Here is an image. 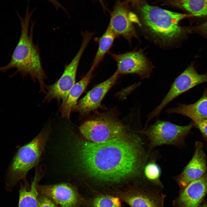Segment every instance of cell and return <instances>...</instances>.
I'll return each instance as SVG.
<instances>
[{
    "label": "cell",
    "instance_id": "1",
    "mask_svg": "<svg viewBox=\"0 0 207 207\" xmlns=\"http://www.w3.org/2000/svg\"><path fill=\"white\" fill-rule=\"evenodd\" d=\"M77 147L81 171L95 180L110 184L144 180L150 153L138 134L126 133L99 143L83 141Z\"/></svg>",
    "mask_w": 207,
    "mask_h": 207
},
{
    "label": "cell",
    "instance_id": "2",
    "mask_svg": "<svg viewBox=\"0 0 207 207\" xmlns=\"http://www.w3.org/2000/svg\"><path fill=\"white\" fill-rule=\"evenodd\" d=\"M29 4L28 1L24 18L17 12L21 27L20 36L9 62L5 66L0 67V72H5L11 69L16 68V72L12 76L18 72L23 76L29 75L34 82L38 81L40 91L45 94L46 85L44 80L47 76L42 67L38 44H35L33 39V29L36 21H31L29 32L30 21L36 8L29 12Z\"/></svg>",
    "mask_w": 207,
    "mask_h": 207
},
{
    "label": "cell",
    "instance_id": "3",
    "mask_svg": "<svg viewBox=\"0 0 207 207\" xmlns=\"http://www.w3.org/2000/svg\"><path fill=\"white\" fill-rule=\"evenodd\" d=\"M131 3L132 6L139 12L145 29L153 38L163 43L184 39L190 33L187 27L179 25L183 19L190 18L189 15L151 5L142 1Z\"/></svg>",
    "mask_w": 207,
    "mask_h": 207
},
{
    "label": "cell",
    "instance_id": "4",
    "mask_svg": "<svg viewBox=\"0 0 207 207\" xmlns=\"http://www.w3.org/2000/svg\"><path fill=\"white\" fill-rule=\"evenodd\" d=\"M50 132L48 125L32 141L18 149L7 171L5 186L7 191H11L19 181L26 179L28 171L38 164Z\"/></svg>",
    "mask_w": 207,
    "mask_h": 207
},
{
    "label": "cell",
    "instance_id": "5",
    "mask_svg": "<svg viewBox=\"0 0 207 207\" xmlns=\"http://www.w3.org/2000/svg\"><path fill=\"white\" fill-rule=\"evenodd\" d=\"M194 126L193 123L179 125L170 122L157 119L149 126L137 132L147 138L150 152L154 148L164 145L179 146L184 143L186 136Z\"/></svg>",
    "mask_w": 207,
    "mask_h": 207
},
{
    "label": "cell",
    "instance_id": "6",
    "mask_svg": "<svg viewBox=\"0 0 207 207\" xmlns=\"http://www.w3.org/2000/svg\"><path fill=\"white\" fill-rule=\"evenodd\" d=\"M82 41L76 54L69 64L66 65L64 72L60 78L54 83L46 85L45 95L43 102L50 101L55 99L60 108L66 103L69 92L75 83L76 77L79 63L85 49L93 37V34L86 31L81 33Z\"/></svg>",
    "mask_w": 207,
    "mask_h": 207
},
{
    "label": "cell",
    "instance_id": "7",
    "mask_svg": "<svg viewBox=\"0 0 207 207\" xmlns=\"http://www.w3.org/2000/svg\"><path fill=\"white\" fill-rule=\"evenodd\" d=\"M124 126L111 115L106 114L85 122L79 129L87 140L99 143L126 134Z\"/></svg>",
    "mask_w": 207,
    "mask_h": 207
},
{
    "label": "cell",
    "instance_id": "8",
    "mask_svg": "<svg viewBox=\"0 0 207 207\" xmlns=\"http://www.w3.org/2000/svg\"><path fill=\"white\" fill-rule=\"evenodd\" d=\"M207 82V73L200 74L191 64L178 76L161 103L147 116V122L158 117L162 110L174 99L200 84Z\"/></svg>",
    "mask_w": 207,
    "mask_h": 207
},
{
    "label": "cell",
    "instance_id": "9",
    "mask_svg": "<svg viewBox=\"0 0 207 207\" xmlns=\"http://www.w3.org/2000/svg\"><path fill=\"white\" fill-rule=\"evenodd\" d=\"M160 189L144 181H136L120 196L131 207H164L166 195Z\"/></svg>",
    "mask_w": 207,
    "mask_h": 207
},
{
    "label": "cell",
    "instance_id": "10",
    "mask_svg": "<svg viewBox=\"0 0 207 207\" xmlns=\"http://www.w3.org/2000/svg\"><path fill=\"white\" fill-rule=\"evenodd\" d=\"M108 53L116 61L117 69L115 72L118 75L135 74L142 80L149 78L154 67L140 51H133L117 54Z\"/></svg>",
    "mask_w": 207,
    "mask_h": 207
},
{
    "label": "cell",
    "instance_id": "11",
    "mask_svg": "<svg viewBox=\"0 0 207 207\" xmlns=\"http://www.w3.org/2000/svg\"><path fill=\"white\" fill-rule=\"evenodd\" d=\"M135 16L130 11L129 1H116L111 12L108 27L116 36H120L131 43L137 34L133 22Z\"/></svg>",
    "mask_w": 207,
    "mask_h": 207
},
{
    "label": "cell",
    "instance_id": "12",
    "mask_svg": "<svg viewBox=\"0 0 207 207\" xmlns=\"http://www.w3.org/2000/svg\"><path fill=\"white\" fill-rule=\"evenodd\" d=\"M207 172V161L203 143L197 141L192 158L179 175L173 178L181 190L188 184L203 177Z\"/></svg>",
    "mask_w": 207,
    "mask_h": 207
},
{
    "label": "cell",
    "instance_id": "13",
    "mask_svg": "<svg viewBox=\"0 0 207 207\" xmlns=\"http://www.w3.org/2000/svg\"><path fill=\"white\" fill-rule=\"evenodd\" d=\"M39 194L51 199L59 207H79L80 198L77 190L72 185L66 183L39 185Z\"/></svg>",
    "mask_w": 207,
    "mask_h": 207
},
{
    "label": "cell",
    "instance_id": "14",
    "mask_svg": "<svg viewBox=\"0 0 207 207\" xmlns=\"http://www.w3.org/2000/svg\"><path fill=\"white\" fill-rule=\"evenodd\" d=\"M118 76L115 72L107 80L93 87L78 101L72 111L85 115L99 108L103 98L114 85Z\"/></svg>",
    "mask_w": 207,
    "mask_h": 207
},
{
    "label": "cell",
    "instance_id": "15",
    "mask_svg": "<svg viewBox=\"0 0 207 207\" xmlns=\"http://www.w3.org/2000/svg\"><path fill=\"white\" fill-rule=\"evenodd\" d=\"M207 193V172L200 178L180 190L179 195L173 201L174 207H199L204 201Z\"/></svg>",
    "mask_w": 207,
    "mask_h": 207
},
{
    "label": "cell",
    "instance_id": "16",
    "mask_svg": "<svg viewBox=\"0 0 207 207\" xmlns=\"http://www.w3.org/2000/svg\"><path fill=\"white\" fill-rule=\"evenodd\" d=\"M44 175L41 167H36L34 177L29 184L26 179L20 183L19 192L18 207H37V198L39 194L37 187Z\"/></svg>",
    "mask_w": 207,
    "mask_h": 207
},
{
    "label": "cell",
    "instance_id": "17",
    "mask_svg": "<svg viewBox=\"0 0 207 207\" xmlns=\"http://www.w3.org/2000/svg\"><path fill=\"white\" fill-rule=\"evenodd\" d=\"M168 114H177L190 118L194 122L207 119V94H204L195 103L185 104L179 103L177 106L170 108L165 111Z\"/></svg>",
    "mask_w": 207,
    "mask_h": 207
},
{
    "label": "cell",
    "instance_id": "18",
    "mask_svg": "<svg viewBox=\"0 0 207 207\" xmlns=\"http://www.w3.org/2000/svg\"><path fill=\"white\" fill-rule=\"evenodd\" d=\"M165 3L186 12L200 24L207 21V0H174Z\"/></svg>",
    "mask_w": 207,
    "mask_h": 207
},
{
    "label": "cell",
    "instance_id": "19",
    "mask_svg": "<svg viewBox=\"0 0 207 207\" xmlns=\"http://www.w3.org/2000/svg\"><path fill=\"white\" fill-rule=\"evenodd\" d=\"M93 71L90 68L83 78L75 83L70 90L66 103L60 108V111L63 117L70 119V113L76 106L78 99L85 91L92 78Z\"/></svg>",
    "mask_w": 207,
    "mask_h": 207
},
{
    "label": "cell",
    "instance_id": "20",
    "mask_svg": "<svg viewBox=\"0 0 207 207\" xmlns=\"http://www.w3.org/2000/svg\"><path fill=\"white\" fill-rule=\"evenodd\" d=\"M116 36L108 26L104 33L95 39L98 44V47L90 68L93 70L103 60L112 46Z\"/></svg>",
    "mask_w": 207,
    "mask_h": 207
},
{
    "label": "cell",
    "instance_id": "21",
    "mask_svg": "<svg viewBox=\"0 0 207 207\" xmlns=\"http://www.w3.org/2000/svg\"><path fill=\"white\" fill-rule=\"evenodd\" d=\"M161 170L160 166L154 159L148 160L143 170L145 181L149 184L159 189H163L164 186L160 180Z\"/></svg>",
    "mask_w": 207,
    "mask_h": 207
},
{
    "label": "cell",
    "instance_id": "22",
    "mask_svg": "<svg viewBox=\"0 0 207 207\" xmlns=\"http://www.w3.org/2000/svg\"><path fill=\"white\" fill-rule=\"evenodd\" d=\"M91 205L92 207H122L118 198L107 195L96 197Z\"/></svg>",
    "mask_w": 207,
    "mask_h": 207
},
{
    "label": "cell",
    "instance_id": "23",
    "mask_svg": "<svg viewBox=\"0 0 207 207\" xmlns=\"http://www.w3.org/2000/svg\"><path fill=\"white\" fill-rule=\"evenodd\" d=\"M187 28L190 33H195L207 40V21Z\"/></svg>",
    "mask_w": 207,
    "mask_h": 207
},
{
    "label": "cell",
    "instance_id": "24",
    "mask_svg": "<svg viewBox=\"0 0 207 207\" xmlns=\"http://www.w3.org/2000/svg\"><path fill=\"white\" fill-rule=\"evenodd\" d=\"M37 207H59L51 199L39 194L37 198Z\"/></svg>",
    "mask_w": 207,
    "mask_h": 207
},
{
    "label": "cell",
    "instance_id": "25",
    "mask_svg": "<svg viewBox=\"0 0 207 207\" xmlns=\"http://www.w3.org/2000/svg\"><path fill=\"white\" fill-rule=\"evenodd\" d=\"M194 126L200 131L203 137L207 141V119L200 120L193 122Z\"/></svg>",
    "mask_w": 207,
    "mask_h": 207
},
{
    "label": "cell",
    "instance_id": "26",
    "mask_svg": "<svg viewBox=\"0 0 207 207\" xmlns=\"http://www.w3.org/2000/svg\"><path fill=\"white\" fill-rule=\"evenodd\" d=\"M199 207H207V202L204 201Z\"/></svg>",
    "mask_w": 207,
    "mask_h": 207
},
{
    "label": "cell",
    "instance_id": "27",
    "mask_svg": "<svg viewBox=\"0 0 207 207\" xmlns=\"http://www.w3.org/2000/svg\"><path fill=\"white\" fill-rule=\"evenodd\" d=\"M204 93L207 94V89L205 90Z\"/></svg>",
    "mask_w": 207,
    "mask_h": 207
}]
</instances>
